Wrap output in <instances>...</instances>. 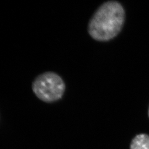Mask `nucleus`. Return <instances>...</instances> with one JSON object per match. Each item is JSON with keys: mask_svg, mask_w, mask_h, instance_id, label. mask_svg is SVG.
I'll return each mask as SVG.
<instances>
[{"mask_svg": "<svg viewBox=\"0 0 149 149\" xmlns=\"http://www.w3.org/2000/svg\"><path fill=\"white\" fill-rule=\"evenodd\" d=\"M124 21V11L116 1L104 3L96 11L90 22L88 31L93 39L106 41L119 33Z\"/></svg>", "mask_w": 149, "mask_h": 149, "instance_id": "nucleus-1", "label": "nucleus"}, {"mask_svg": "<svg viewBox=\"0 0 149 149\" xmlns=\"http://www.w3.org/2000/svg\"><path fill=\"white\" fill-rule=\"evenodd\" d=\"M32 89L39 99L51 103L60 100L64 95L65 85L59 74L53 72H44L34 80Z\"/></svg>", "mask_w": 149, "mask_h": 149, "instance_id": "nucleus-2", "label": "nucleus"}, {"mask_svg": "<svg viewBox=\"0 0 149 149\" xmlns=\"http://www.w3.org/2000/svg\"><path fill=\"white\" fill-rule=\"evenodd\" d=\"M130 149H149V136L146 134H139L134 139Z\"/></svg>", "mask_w": 149, "mask_h": 149, "instance_id": "nucleus-3", "label": "nucleus"}, {"mask_svg": "<svg viewBox=\"0 0 149 149\" xmlns=\"http://www.w3.org/2000/svg\"></svg>", "mask_w": 149, "mask_h": 149, "instance_id": "nucleus-4", "label": "nucleus"}]
</instances>
